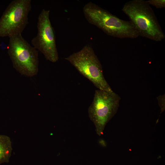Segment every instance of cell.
<instances>
[{
    "mask_svg": "<svg viewBox=\"0 0 165 165\" xmlns=\"http://www.w3.org/2000/svg\"><path fill=\"white\" fill-rule=\"evenodd\" d=\"M8 53L13 68L21 75L33 76L38 72V51L21 34L9 38Z\"/></svg>",
    "mask_w": 165,
    "mask_h": 165,
    "instance_id": "4",
    "label": "cell"
},
{
    "mask_svg": "<svg viewBox=\"0 0 165 165\" xmlns=\"http://www.w3.org/2000/svg\"><path fill=\"white\" fill-rule=\"evenodd\" d=\"M64 59L70 62L99 90L113 91L103 75L102 65L92 48L87 45Z\"/></svg>",
    "mask_w": 165,
    "mask_h": 165,
    "instance_id": "3",
    "label": "cell"
},
{
    "mask_svg": "<svg viewBox=\"0 0 165 165\" xmlns=\"http://www.w3.org/2000/svg\"><path fill=\"white\" fill-rule=\"evenodd\" d=\"M146 1L149 5L152 6L157 9L165 7V0H148Z\"/></svg>",
    "mask_w": 165,
    "mask_h": 165,
    "instance_id": "9",
    "label": "cell"
},
{
    "mask_svg": "<svg viewBox=\"0 0 165 165\" xmlns=\"http://www.w3.org/2000/svg\"><path fill=\"white\" fill-rule=\"evenodd\" d=\"M165 95H160L157 97L159 105L160 107L161 113L163 112L165 109Z\"/></svg>",
    "mask_w": 165,
    "mask_h": 165,
    "instance_id": "10",
    "label": "cell"
},
{
    "mask_svg": "<svg viewBox=\"0 0 165 165\" xmlns=\"http://www.w3.org/2000/svg\"><path fill=\"white\" fill-rule=\"evenodd\" d=\"M120 100V97L113 91L95 90L88 112L99 136L103 134L105 126L116 113Z\"/></svg>",
    "mask_w": 165,
    "mask_h": 165,
    "instance_id": "5",
    "label": "cell"
},
{
    "mask_svg": "<svg viewBox=\"0 0 165 165\" xmlns=\"http://www.w3.org/2000/svg\"><path fill=\"white\" fill-rule=\"evenodd\" d=\"M12 151L10 138L7 135L0 134V164L9 162Z\"/></svg>",
    "mask_w": 165,
    "mask_h": 165,
    "instance_id": "8",
    "label": "cell"
},
{
    "mask_svg": "<svg viewBox=\"0 0 165 165\" xmlns=\"http://www.w3.org/2000/svg\"><path fill=\"white\" fill-rule=\"evenodd\" d=\"M122 10L128 17L139 36L156 42L165 38L153 10L146 1H129L123 5Z\"/></svg>",
    "mask_w": 165,
    "mask_h": 165,
    "instance_id": "2",
    "label": "cell"
},
{
    "mask_svg": "<svg viewBox=\"0 0 165 165\" xmlns=\"http://www.w3.org/2000/svg\"><path fill=\"white\" fill-rule=\"evenodd\" d=\"M49 10L43 9L38 15L36 36L31 43L33 47L41 52L46 59L52 62L57 61L59 56L56 47L54 29L50 19Z\"/></svg>",
    "mask_w": 165,
    "mask_h": 165,
    "instance_id": "7",
    "label": "cell"
},
{
    "mask_svg": "<svg viewBox=\"0 0 165 165\" xmlns=\"http://www.w3.org/2000/svg\"><path fill=\"white\" fill-rule=\"evenodd\" d=\"M83 12L88 22L109 36L132 39L139 36L130 21L122 20L95 3L90 2L86 4Z\"/></svg>",
    "mask_w": 165,
    "mask_h": 165,
    "instance_id": "1",
    "label": "cell"
},
{
    "mask_svg": "<svg viewBox=\"0 0 165 165\" xmlns=\"http://www.w3.org/2000/svg\"><path fill=\"white\" fill-rule=\"evenodd\" d=\"M31 0H14L0 18V37L9 38L21 34L28 24Z\"/></svg>",
    "mask_w": 165,
    "mask_h": 165,
    "instance_id": "6",
    "label": "cell"
}]
</instances>
